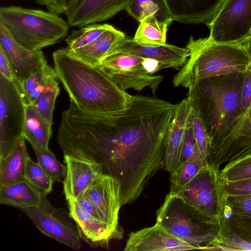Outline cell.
<instances>
[{
    "label": "cell",
    "instance_id": "277c9868",
    "mask_svg": "<svg viewBox=\"0 0 251 251\" xmlns=\"http://www.w3.org/2000/svg\"><path fill=\"white\" fill-rule=\"evenodd\" d=\"M243 75L235 74L232 79L226 75L205 78L188 88L187 99L200 113L210 140L240 113Z\"/></svg>",
    "mask_w": 251,
    "mask_h": 251
},
{
    "label": "cell",
    "instance_id": "8d00e7d4",
    "mask_svg": "<svg viewBox=\"0 0 251 251\" xmlns=\"http://www.w3.org/2000/svg\"><path fill=\"white\" fill-rule=\"evenodd\" d=\"M217 247L218 251H251V243L233 231L228 224L222 231L221 240Z\"/></svg>",
    "mask_w": 251,
    "mask_h": 251
},
{
    "label": "cell",
    "instance_id": "74e56055",
    "mask_svg": "<svg viewBox=\"0 0 251 251\" xmlns=\"http://www.w3.org/2000/svg\"><path fill=\"white\" fill-rule=\"evenodd\" d=\"M198 159H202L194 136L191 122L189 115L182 142L180 163Z\"/></svg>",
    "mask_w": 251,
    "mask_h": 251
},
{
    "label": "cell",
    "instance_id": "5bb4252c",
    "mask_svg": "<svg viewBox=\"0 0 251 251\" xmlns=\"http://www.w3.org/2000/svg\"><path fill=\"white\" fill-rule=\"evenodd\" d=\"M130 0H79L65 14L72 26L82 27L107 20L126 9Z\"/></svg>",
    "mask_w": 251,
    "mask_h": 251
},
{
    "label": "cell",
    "instance_id": "7c38bea8",
    "mask_svg": "<svg viewBox=\"0 0 251 251\" xmlns=\"http://www.w3.org/2000/svg\"><path fill=\"white\" fill-rule=\"evenodd\" d=\"M83 193L94 203L102 221L113 230L121 233L118 227L119 212L122 206L119 182L111 176L101 173Z\"/></svg>",
    "mask_w": 251,
    "mask_h": 251
},
{
    "label": "cell",
    "instance_id": "e575fe53",
    "mask_svg": "<svg viewBox=\"0 0 251 251\" xmlns=\"http://www.w3.org/2000/svg\"><path fill=\"white\" fill-rule=\"evenodd\" d=\"M57 78L54 68L45 64L39 70L32 74L22 85L20 92L25 105H29L28 98L30 94L36 87L46 79Z\"/></svg>",
    "mask_w": 251,
    "mask_h": 251
},
{
    "label": "cell",
    "instance_id": "d6986e66",
    "mask_svg": "<svg viewBox=\"0 0 251 251\" xmlns=\"http://www.w3.org/2000/svg\"><path fill=\"white\" fill-rule=\"evenodd\" d=\"M225 0H163L173 21L207 25Z\"/></svg>",
    "mask_w": 251,
    "mask_h": 251
},
{
    "label": "cell",
    "instance_id": "30bf717a",
    "mask_svg": "<svg viewBox=\"0 0 251 251\" xmlns=\"http://www.w3.org/2000/svg\"><path fill=\"white\" fill-rule=\"evenodd\" d=\"M206 25L215 42L247 41L251 38V0H225Z\"/></svg>",
    "mask_w": 251,
    "mask_h": 251
},
{
    "label": "cell",
    "instance_id": "4dcf8cb0",
    "mask_svg": "<svg viewBox=\"0 0 251 251\" xmlns=\"http://www.w3.org/2000/svg\"><path fill=\"white\" fill-rule=\"evenodd\" d=\"M189 116L201 157L207 164L210 148V137L200 113L190 104Z\"/></svg>",
    "mask_w": 251,
    "mask_h": 251
},
{
    "label": "cell",
    "instance_id": "bcb514c9",
    "mask_svg": "<svg viewBox=\"0 0 251 251\" xmlns=\"http://www.w3.org/2000/svg\"><path fill=\"white\" fill-rule=\"evenodd\" d=\"M40 5L45 6L50 12L60 14L59 10L54 3L53 0H35Z\"/></svg>",
    "mask_w": 251,
    "mask_h": 251
},
{
    "label": "cell",
    "instance_id": "3957f363",
    "mask_svg": "<svg viewBox=\"0 0 251 251\" xmlns=\"http://www.w3.org/2000/svg\"><path fill=\"white\" fill-rule=\"evenodd\" d=\"M250 39L243 42H217L209 37L195 39L190 36L186 46L189 56L174 76V85L188 89L205 78L245 74L251 67L247 49Z\"/></svg>",
    "mask_w": 251,
    "mask_h": 251
},
{
    "label": "cell",
    "instance_id": "e0dca14e",
    "mask_svg": "<svg viewBox=\"0 0 251 251\" xmlns=\"http://www.w3.org/2000/svg\"><path fill=\"white\" fill-rule=\"evenodd\" d=\"M66 173L63 179L64 193L67 201L76 200L89 184L102 173L101 166L93 162L64 155Z\"/></svg>",
    "mask_w": 251,
    "mask_h": 251
},
{
    "label": "cell",
    "instance_id": "ffe728a7",
    "mask_svg": "<svg viewBox=\"0 0 251 251\" xmlns=\"http://www.w3.org/2000/svg\"><path fill=\"white\" fill-rule=\"evenodd\" d=\"M126 37L124 32L112 26L91 44L73 51L68 50L77 58L97 66Z\"/></svg>",
    "mask_w": 251,
    "mask_h": 251
},
{
    "label": "cell",
    "instance_id": "484cf974",
    "mask_svg": "<svg viewBox=\"0 0 251 251\" xmlns=\"http://www.w3.org/2000/svg\"><path fill=\"white\" fill-rule=\"evenodd\" d=\"M139 25L133 39L144 45H162L166 44L169 25L158 21L154 17H147L139 21Z\"/></svg>",
    "mask_w": 251,
    "mask_h": 251
},
{
    "label": "cell",
    "instance_id": "8992f818",
    "mask_svg": "<svg viewBox=\"0 0 251 251\" xmlns=\"http://www.w3.org/2000/svg\"><path fill=\"white\" fill-rule=\"evenodd\" d=\"M156 224L196 250L218 251L220 229L178 196L169 193L156 212Z\"/></svg>",
    "mask_w": 251,
    "mask_h": 251
},
{
    "label": "cell",
    "instance_id": "9c48e42d",
    "mask_svg": "<svg viewBox=\"0 0 251 251\" xmlns=\"http://www.w3.org/2000/svg\"><path fill=\"white\" fill-rule=\"evenodd\" d=\"M25 105L14 81L0 75V159L23 137Z\"/></svg>",
    "mask_w": 251,
    "mask_h": 251
},
{
    "label": "cell",
    "instance_id": "836d02e7",
    "mask_svg": "<svg viewBox=\"0 0 251 251\" xmlns=\"http://www.w3.org/2000/svg\"><path fill=\"white\" fill-rule=\"evenodd\" d=\"M37 163L53 181H61L66 173V166L61 163L48 149L45 150L33 149Z\"/></svg>",
    "mask_w": 251,
    "mask_h": 251
},
{
    "label": "cell",
    "instance_id": "ac0fdd59",
    "mask_svg": "<svg viewBox=\"0 0 251 251\" xmlns=\"http://www.w3.org/2000/svg\"><path fill=\"white\" fill-rule=\"evenodd\" d=\"M190 112L187 98L176 104L165 139L164 167L171 176L174 175L180 164L181 151Z\"/></svg>",
    "mask_w": 251,
    "mask_h": 251
},
{
    "label": "cell",
    "instance_id": "60d3db41",
    "mask_svg": "<svg viewBox=\"0 0 251 251\" xmlns=\"http://www.w3.org/2000/svg\"><path fill=\"white\" fill-rule=\"evenodd\" d=\"M227 197L251 195V178L224 183Z\"/></svg>",
    "mask_w": 251,
    "mask_h": 251
},
{
    "label": "cell",
    "instance_id": "4fadbf2b",
    "mask_svg": "<svg viewBox=\"0 0 251 251\" xmlns=\"http://www.w3.org/2000/svg\"><path fill=\"white\" fill-rule=\"evenodd\" d=\"M121 52L150 58L159 62L164 69H179L189 56L187 48H180L167 43L162 45H144L133 38L126 37L111 53Z\"/></svg>",
    "mask_w": 251,
    "mask_h": 251
},
{
    "label": "cell",
    "instance_id": "cb8c5ba5",
    "mask_svg": "<svg viewBox=\"0 0 251 251\" xmlns=\"http://www.w3.org/2000/svg\"><path fill=\"white\" fill-rule=\"evenodd\" d=\"M69 212L55 208L53 213L52 238L73 249L81 248L80 237L76 225L73 223Z\"/></svg>",
    "mask_w": 251,
    "mask_h": 251
},
{
    "label": "cell",
    "instance_id": "5b68a950",
    "mask_svg": "<svg viewBox=\"0 0 251 251\" xmlns=\"http://www.w3.org/2000/svg\"><path fill=\"white\" fill-rule=\"evenodd\" d=\"M58 15L11 5L0 8V22L18 43L28 49L39 50L67 36L69 25Z\"/></svg>",
    "mask_w": 251,
    "mask_h": 251
},
{
    "label": "cell",
    "instance_id": "8fae6325",
    "mask_svg": "<svg viewBox=\"0 0 251 251\" xmlns=\"http://www.w3.org/2000/svg\"><path fill=\"white\" fill-rule=\"evenodd\" d=\"M0 49L11 68L19 91L24 82L47 63L42 50L28 49L18 43L0 22Z\"/></svg>",
    "mask_w": 251,
    "mask_h": 251
},
{
    "label": "cell",
    "instance_id": "d6a6232c",
    "mask_svg": "<svg viewBox=\"0 0 251 251\" xmlns=\"http://www.w3.org/2000/svg\"><path fill=\"white\" fill-rule=\"evenodd\" d=\"M220 176L224 183L251 178V153L227 163Z\"/></svg>",
    "mask_w": 251,
    "mask_h": 251
},
{
    "label": "cell",
    "instance_id": "44dd1931",
    "mask_svg": "<svg viewBox=\"0 0 251 251\" xmlns=\"http://www.w3.org/2000/svg\"><path fill=\"white\" fill-rule=\"evenodd\" d=\"M23 137L11 151L0 159V186H6L25 179L28 154Z\"/></svg>",
    "mask_w": 251,
    "mask_h": 251
},
{
    "label": "cell",
    "instance_id": "7bdbcfd3",
    "mask_svg": "<svg viewBox=\"0 0 251 251\" xmlns=\"http://www.w3.org/2000/svg\"><path fill=\"white\" fill-rule=\"evenodd\" d=\"M75 201L83 210L92 217L98 220L102 221L95 204L85 194H81Z\"/></svg>",
    "mask_w": 251,
    "mask_h": 251
},
{
    "label": "cell",
    "instance_id": "ba28073f",
    "mask_svg": "<svg viewBox=\"0 0 251 251\" xmlns=\"http://www.w3.org/2000/svg\"><path fill=\"white\" fill-rule=\"evenodd\" d=\"M122 89L140 91L149 87L154 94L163 79L153 74L163 69L158 61L121 52L111 54L99 65Z\"/></svg>",
    "mask_w": 251,
    "mask_h": 251
},
{
    "label": "cell",
    "instance_id": "52a82bcc",
    "mask_svg": "<svg viewBox=\"0 0 251 251\" xmlns=\"http://www.w3.org/2000/svg\"><path fill=\"white\" fill-rule=\"evenodd\" d=\"M172 194L205 216L220 229L221 235L227 196L219 168L207 164L186 186Z\"/></svg>",
    "mask_w": 251,
    "mask_h": 251
},
{
    "label": "cell",
    "instance_id": "7402d4cb",
    "mask_svg": "<svg viewBox=\"0 0 251 251\" xmlns=\"http://www.w3.org/2000/svg\"><path fill=\"white\" fill-rule=\"evenodd\" d=\"M52 125L40 114L34 104L25 105V119L23 136L33 149L45 150L51 136Z\"/></svg>",
    "mask_w": 251,
    "mask_h": 251
},
{
    "label": "cell",
    "instance_id": "b9f144b4",
    "mask_svg": "<svg viewBox=\"0 0 251 251\" xmlns=\"http://www.w3.org/2000/svg\"><path fill=\"white\" fill-rule=\"evenodd\" d=\"M251 104V67L243 75L240 95L241 112ZM240 112V113H241Z\"/></svg>",
    "mask_w": 251,
    "mask_h": 251
},
{
    "label": "cell",
    "instance_id": "d4e9b609",
    "mask_svg": "<svg viewBox=\"0 0 251 251\" xmlns=\"http://www.w3.org/2000/svg\"><path fill=\"white\" fill-rule=\"evenodd\" d=\"M126 10L138 22L147 17L168 25L173 21L163 0H130Z\"/></svg>",
    "mask_w": 251,
    "mask_h": 251
},
{
    "label": "cell",
    "instance_id": "6da1fadb",
    "mask_svg": "<svg viewBox=\"0 0 251 251\" xmlns=\"http://www.w3.org/2000/svg\"><path fill=\"white\" fill-rule=\"evenodd\" d=\"M176 104L132 96L114 112L92 113L70 100L57 135L64 155L100 164L121 185L122 205L134 201L164 167L165 139Z\"/></svg>",
    "mask_w": 251,
    "mask_h": 251
},
{
    "label": "cell",
    "instance_id": "2e32d148",
    "mask_svg": "<svg viewBox=\"0 0 251 251\" xmlns=\"http://www.w3.org/2000/svg\"><path fill=\"white\" fill-rule=\"evenodd\" d=\"M67 202L70 216L77 226L81 239L89 246L106 247L111 239L120 238L121 233L114 231L104 222L92 217L75 200Z\"/></svg>",
    "mask_w": 251,
    "mask_h": 251
},
{
    "label": "cell",
    "instance_id": "7dc6e473",
    "mask_svg": "<svg viewBox=\"0 0 251 251\" xmlns=\"http://www.w3.org/2000/svg\"><path fill=\"white\" fill-rule=\"evenodd\" d=\"M247 49H248V51L249 58H250V60L251 67V38L248 42Z\"/></svg>",
    "mask_w": 251,
    "mask_h": 251
},
{
    "label": "cell",
    "instance_id": "603a6c76",
    "mask_svg": "<svg viewBox=\"0 0 251 251\" xmlns=\"http://www.w3.org/2000/svg\"><path fill=\"white\" fill-rule=\"evenodd\" d=\"M44 196L24 179L10 185L0 186V203L15 207L39 205Z\"/></svg>",
    "mask_w": 251,
    "mask_h": 251
},
{
    "label": "cell",
    "instance_id": "ab89813d",
    "mask_svg": "<svg viewBox=\"0 0 251 251\" xmlns=\"http://www.w3.org/2000/svg\"><path fill=\"white\" fill-rule=\"evenodd\" d=\"M226 202L232 208L233 215H251V195L227 196Z\"/></svg>",
    "mask_w": 251,
    "mask_h": 251
},
{
    "label": "cell",
    "instance_id": "7a4b0ae2",
    "mask_svg": "<svg viewBox=\"0 0 251 251\" xmlns=\"http://www.w3.org/2000/svg\"><path fill=\"white\" fill-rule=\"evenodd\" d=\"M57 78L70 100L81 110L92 113L120 111L130 104L132 96L122 89L98 66L87 63L64 48L52 54Z\"/></svg>",
    "mask_w": 251,
    "mask_h": 251
},
{
    "label": "cell",
    "instance_id": "9a60e30c",
    "mask_svg": "<svg viewBox=\"0 0 251 251\" xmlns=\"http://www.w3.org/2000/svg\"><path fill=\"white\" fill-rule=\"evenodd\" d=\"M196 250L192 245L172 236L160 226L131 232L125 251H183Z\"/></svg>",
    "mask_w": 251,
    "mask_h": 251
},
{
    "label": "cell",
    "instance_id": "83f0119b",
    "mask_svg": "<svg viewBox=\"0 0 251 251\" xmlns=\"http://www.w3.org/2000/svg\"><path fill=\"white\" fill-rule=\"evenodd\" d=\"M112 25L104 24H93L81 27L73 30L66 39L67 48L73 51L83 48L94 41L101 34Z\"/></svg>",
    "mask_w": 251,
    "mask_h": 251
},
{
    "label": "cell",
    "instance_id": "d590c367",
    "mask_svg": "<svg viewBox=\"0 0 251 251\" xmlns=\"http://www.w3.org/2000/svg\"><path fill=\"white\" fill-rule=\"evenodd\" d=\"M232 129L238 140L251 151V104L235 118Z\"/></svg>",
    "mask_w": 251,
    "mask_h": 251
},
{
    "label": "cell",
    "instance_id": "f546056e",
    "mask_svg": "<svg viewBox=\"0 0 251 251\" xmlns=\"http://www.w3.org/2000/svg\"><path fill=\"white\" fill-rule=\"evenodd\" d=\"M56 78L50 80L33 103L37 109L49 123L52 125V116L56 99L60 88Z\"/></svg>",
    "mask_w": 251,
    "mask_h": 251
},
{
    "label": "cell",
    "instance_id": "f6af8a7d",
    "mask_svg": "<svg viewBox=\"0 0 251 251\" xmlns=\"http://www.w3.org/2000/svg\"><path fill=\"white\" fill-rule=\"evenodd\" d=\"M79 0H53L60 13H66L73 7Z\"/></svg>",
    "mask_w": 251,
    "mask_h": 251
},
{
    "label": "cell",
    "instance_id": "ee69618b",
    "mask_svg": "<svg viewBox=\"0 0 251 251\" xmlns=\"http://www.w3.org/2000/svg\"><path fill=\"white\" fill-rule=\"evenodd\" d=\"M0 75L10 81H14L15 78L9 63L3 50L0 49Z\"/></svg>",
    "mask_w": 251,
    "mask_h": 251
},
{
    "label": "cell",
    "instance_id": "1f68e13d",
    "mask_svg": "<svg viewBox=\"0 0 251 251\" xmlns=\"http://www.w3.org/2000/svg\"><path fill=\"white\" fill-rule=\"evenodd\" d=\"M206 164L201 159L181 162L176 173L171 176L170 192L174 193L186 186Z\"/></svg>",
    "mask_w": 251,
    "mask_h": 251
},
{
    "label": "cell",
    "instance_id": "4316f807",
    "mask_svg": "<svg viewBox=\"0 0 251 251\" xmlns=\"http://www.w3.org/2000/svg\"><path fill=\"white\" fill-rule=\"evenodd\" d=\"M45 235L52 238L53 213L55 209L44 196L38 206L19 207Z\"/></svg>",
    "mask_w": 251,
    "mask_h": 251
},
{
    "label": "cell",
    "instance_id": "f35d334b",
    "mask_svg": "<svg viewBox=\"0 0 251 251\" xmlns=\"http://www.w3.org/2000/svg\"><path fill=\"white\" fill-rule=\"evenodd\" d=\"M229 227L245 240L251 243V215H233L228 220Z\"/></svg>",
    "mask_w": 251,
    "mask_h": 251
},
{
    "label": "cell",
    "instance_id": "f1b7e54d",
    "mask_svg": "<svg viewBox=\"0 0 251 251\" xmlns=\"http://www.w3.org/2000/svg\"><path fill=\"white\" fill-rule=\"evenodd\" d=\"M25 179L43 196H47L52 191L53 180L40 165L29 156L26 160Z\"/></svg>",
    "mask_w": 251,
    "mask_h": 251
}]
</instances>
